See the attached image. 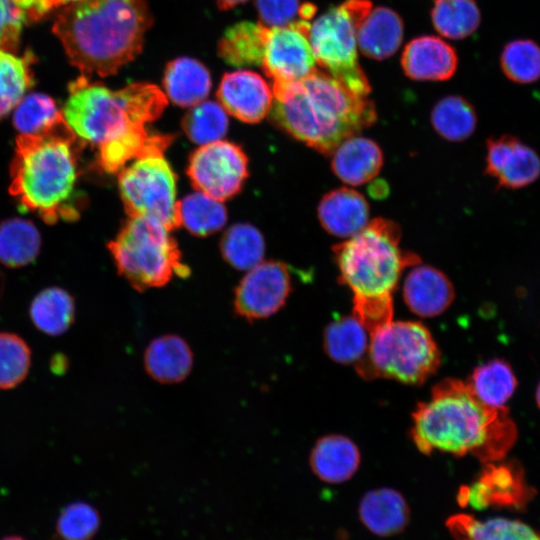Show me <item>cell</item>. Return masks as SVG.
I'll list each match as a JSON object with an SVG mask.
<instances>
[{
	"mask_svg": "<svg viewBox=\"0 0 540 540\" xmlns=\"http://www.w3.org/2000/svg\"><path fill=\"white\" fill-rule=\"evenodd\" d=\"M411 437L423 454H472L484 464L500 461L517 439L506 407L482 402L467 382L448 378L437 383L428 401L412 415Z\"/></svg>",
	"mask_w": 540,
	"mask_h": 540,
	"instance_id": "6da1fadb",
	"label": "cell"
},
{
	"mask_svg": "<svg viewBox=\"0 0 540 540\" xmlns=\"http://www.w3.org/2000/svg\"><path fill=\"white\" fill-rule=\"evenodd\" d=\"M153 17L145 0H79L56 15L52 31L84 75H114L142 51Z\"/></svg>",
	"mask_w": 540,
	"mask_h": 540,
	"instance_id": "7a4b0ae2",
	"label": "cell"
},
{
	"mask_svg": "<svg viewBox=\"0 0 540 540\" xmlns=\"http://www.w3.org/2000/svg\"><path fill=\"white\" fill-rule=\"evenodd\" d=\"M271 119L288 134L321 153L376 120L373 103L329 74L314 71L290 82H273Z\"/></svg>",
	"mask_w": 540,
	"mask_h": 540,
	"instance_id": "3957f363",
	"label": "cell"
},
{
	"mask_svg": "<svg viewBox=\"0 0 540 540\" xmlns=\"http://www.w3.org/2000/svg\"><path fill=\"white\" fill-rule=\"evenodd\" d=\"M83 142L64 118L34 135L20 134L10 166V193L46 223L79 216L78 153Z\"/></svg>",
	"mask_w": 540,
	"mask_h": 540,
	"instance_id": "277c9868",
	"label": "cell"
},
{
	"mask_svg": "<svg viewBox=\"0 0 540 540\" xmlns=\"http://www.w3.org/2000/svg\"><path fill=\"white\" fill-rule=\"evenodd\" d=\"M399 242V227L377 218L333 248L340 280L353 293V315L369 333L393 320L392 294L400 275L419 262Z\"/></svg>",
	"mask_w": 540,
	"mask_h": 540,
	"instance_id": "5b68a950",
	"label": "cell"
},
{
	"mask_svg": "<svg viewBox=\"0 0 540 540\" xmlns=\"http://www.w3.org/2000/svg\"><path fill=\"white\" fill-rule=\"evenodd\" d=\"M168 102L150 83H132L111 90L82 74L70 82L62 115L78 139L100 146L134 128L158 119Z\"/></svg>",
	"mask_w": 540,
	"mask_h": 540,
	"instance_id": "8992f818",
	"label": "cell"
},
{
	"mask_svg": "<svg viewBox=\"0 0 540 540\" xmlns=\"http://www.w3.org/2000/svg\"><path fill=\"white\" fill-rule=\"evenodd\" d=\"M440 363L437 344L422 323L392 320L370 333L367 353L355 367L366 379L382 377L419 385Z\"/></svg>",
	"mask_w": 540,
	"mask_h": 540,
	"instance_id": "52a82bcc",
	"label": "cell"
},
{
	"mask_svg": "<svg viewBox=\"0 0 540 540\" xmlns=\"http://www.w3.org/2000/svg\"><path fill=\"white\" fill-rule=\"evenodd\" d=\"M108 247L118 272L138 291L189 275L169 229L155 219L129 217Z\"/></svg>",
	"mask_w": 540,
	"mask_h": 540,
	"instance_id": "ba28073f",
	"label": "cell"
},
{
	"mask_svg": "<svg viewBox=\"0 0 540 540\" xmlns=\"http://www.w3.org/2000/svg\"><path fill=\"white\" fill-rule=\"evenodd\" d=\"M372 8L369 0H345L315 19L308 33L316 64L361 97L371 88L358 63L357 31Z\"/></svg>",
	"mask_w": 540,
	"mask_h": 540,
	"instance_id": "9c48e42d",
	"label": "cell"
},
{
	"mask_svg": "<svg viewBox=\"0 0 540 540\" xmlns=\"http://www.w3.org/2000/svg\"><path fill=\"white\" fill-rule=\"evenodd\" d=\"M119 189L129 217H147L169 230L181 225L176 175L163 152L135 159L119 172Z\"/></svg>",
	"mask_w": 540,
	"mask_h": 540,
	"instance_id": "30bf717a",
	"label": "cell"
},
{
	"mask_svg": "<svg viewBox=\"0 0 540 540\" xmlns=\"http://www.w3.org/2000/svg\"><path fill=\"white\" fill-rule=\"evenodd\" d=\"M247 163L241 147L218 140L201 145L191 155L187 174L197 191L222 202L240 191L248 175Z\"/></svg>",
	"mask_w": 540,
	"mask_h": 540,
	"instance_id": "8fae6325",
	"label": "cell"
},
{
	"mask_svg": "<svg viewBox=\"0 0 540 540\" xmlns=\"http://www.w3.org/2000/svg\"><path fill=\"white\" fill-rule=\"evenodd\" d=\"M292 290L289 268L279 261H265L248 271L235 289V313L252 322L277 313Z\"/></svg>",
	"mask_w": 540,
	"mask_h": 540,
	"instance_id": "7c38bea8",
	"label": "cell"
},
{
	"mask_svg": "<svg viewBox=\"0 0 540 540\" xmlns=\"http://www.w3.org/2000/svg\"><path fill=\"white\" fill-rule=\"evenodd\" d=\"M309 21L285 27H267L261 68L273 82L301 80L316 71L309 42Z\"/></svg>",
	"mask_w": 540,
	"mask_h": 540,
	"instance_id": "4fadbf2b",
	"label": "cell"
},
{
	"mask_svg": "<svg viewBox=\"0 0 540 540\" xmlns=\"http://www.w3.org/2000/svg\"><path fill=\"white\" fill-rule=\"evenodd\" d=\"M534 494L519 465L487 463L475 483L460 489L457 500L461 506L469 504L477 510L490 506L522 509Z\"/></svg>",
	"mask_w": 540,
	"mask_h": 540,
	"instance_id": "5bb4252c",
	"label": "cell"
},
{
	"mask_svg": "<svg viewBox=\"0 0 540 540\" xmlns=\"http://www.w3.org/2000/svg\"><path fill=\"white\" fill-rule=\"evenodd\" d=\"M486 173L499 186L519 189L540 176V158L531 147L517 137L502 135L487 140Z\"/></svg>",
	"mask_w": 540,
	"mask_h": 540,
	"instance_id": "9a60e30c",
	"label": "cell"
},
{
	"mask_svg": "<svg viewBox=\"0 0 540 540\" xmlns=\"http://www.w3.org/2000/svg\"><path fill=\"white\" fill-rule=\"evenodd\" d=\"M217 98L227 113L241 121L257 123L270 113L273 92L261 75L239 69L223 75Z\"/></svg>",
	"mask_w": 540,
	"mask_h": 540,
	"instance_id": "2e32d148",
	"label": "cell"
},
{
	"mask_svg": "<svg viewBox=\"0 0 540 540\" xmlns=\"http://www.w3.org/2000/svg\"><path fill=\"white\" fill-rule=\"evenodd\" d=\"M403 298L411 312L429 318L448 309L455 298V291L443 272L429 265H417L405 278Z\"/></svg>",
	"mask_w": 540,
	"mask_h": 540,
	"instance_id": "e0dca14e",
	"label": "cell"
},
{
	"mask_svg": "<svg viewBox=\"0 0 540 540\" xmlns=\"http://www.w3.org/2000/svg\"><path fill=\"white\" fill-rule=\"evenodd\" d=\"M458 58L451 45L435 36H421L404 48L401 65L413 80L443 81L456 71Z\"/></svg>",
	"mask_w": 540,
	"mask_h": 540,
	"instance_id": "ac0fdd59",
	"label": "cell"
},
{
	"mask_svg": "<svg viewBox=\"0 0 540 540\" xmlns=\"http://www.w3.org/2000/svg\"><path fill=\"white\" fill-rule=\"evenodd\" d=\"M322 227L340 238H350L369 223V206L357 191L341 187L326 193L318 206Z\"/></svg>",
	"mask_w": 540,
	"mask_h": 540,
	"instance_id": "d6986e66",
	"label": "cell"
},
{
	"mask_svg": "<svg viewBox=\"0 0 540 540\" xmlns=\"http://www.w3.org/2000/svg\"><path fill=\"white\" fill-rule=\"evenodd\" d=\"M331 167L344 183L357 186L372 180L383 164L382 150L373 140L351 136L334 150Z\"/></svg>",
	"mask_w": 540,
	"mask_h": 540,
	"instance_id": "ffe728a7",
	"label": "cell"
},
{
	"mask_svg": "<svg viewBox=\"0 0 540 540\" xmlns=\"http://www.w3.org/2000/svg\"><path fill=\"white\" fill-rule=\"evenodd\" d=\"M313 473L322 481L338 484L349 480L358 470L361 455L348 437L330 434L313 446L309 458Z\"/></svg>",
	"mask_w": 540,
	"mask_h": 540,
	"instance_id": "44dd1931",
	"label": "cell"
},
{
	"mask_svg": "<svg viewBox=\"0 0 540 540\" xmlns=\"http://www.w3.org/2000/svg\"><path fill=\"white\" fill-rule=\"evenodd\" d=\"M193 352L182 337L175 334L153 339L144 352L147 374L162 384L182 382L193 367Z\"/></svg>",
	"mask_w": 540,
	"mask_h": 540,
	"instance_id": "7402d4cb",
	"label": "cell"
},
{
	"mask_svg": "<svg viewBox=\"0 0 540 540\" xmlns=\"http://www.w3.org/2000/svg\"><path fill=\"white\" fill-rule=\"evenodd\" d=\"M359 516L373 534L388 537L406 528L410 510L400 492L384 487L370 490L362 497Z\"/></svg>",
	"mask_w": 540,
	"mask_h": 540,
	"instance_id": "603a6c76",
	"label": "cell"
},
{
	"mask_svg": "<svg viewBox=\"0 0 540 540\" xmlns=\"http://www.w3.org/2000/svg\"><path fill=\"white\" fill-rule=\"evenodd\" d=\"M404 33L401 17L388 7H375L361 22L357 44L366 57L383 60L399 48Z\"/></svg>",
	"mask_w": 540,
	"mask_h": 540,
	"instance_id": "cb8c5ba5",
	"label": "cell"
},
{
	"mask_svg": "<svg viewBox=\"0 0 540 540\" xmlns=\"http://www.w3.org/2000/svg\"><path fill=\"white\" fill-rule=\"evenodd\" d=\"M163 86L173 103L192 107L206 99L212 82L209 70L200 61L179 57L167 64Z\"/></svg>",
	"mask_w": 540,
	"mask_h": 540,
	"instance_id": "d4e9b609",
	"label": "cell"
},
{
	"mask_svg": "<svg viewBox=\"0 0 540 540\" xmlns=\"http://www.w3.org/2000/svg\"><path fill=\"white\" fill-rule=\"evenodd\" d=\"M171 141V136L151 134L147 127L134 128L98 146V164L105 172H120L131 160L164 152Z\"/></svg>",
	"mask_w": 540,
	"mask_h": 540,
	"instance_id": "484cf974",
	"label": "cell"
},
{
	"mask_svg": "<svg viewBox=\"0 0 540 540\" xmlns=\"http://www.w3.org/2000/svg\"><path fill=\"white\" fill-rule=\"evenodd\" d=\"M446 526L455 540H540V531L505 518L480 521L468 514H455Z\"/></svg>",
	"mask_w": 540,
	"mask_h": 540,
	"instance_id": "4316f807",
	"label": "cell"
},
{
	"mask_svg": "<svg viewBox=\"0 0 540 540\" xmlns=\"http://www.w3.org/2000/svg\"><path fill=\"white\" fill-rule=\"evenodd\" d=\"M370 333L353 314L331 321L323 333L328 357L340 364H358L366 355Z\"/></svg>",
	"mask_w": 540,
	"mask_h": 540,
	"instance_id": "83f0119b",
	"label": "cell"
},
{
	"mask_svg": "<svg viewBox=\"0 0 540 540\" xmlns=\"http://www.w3.org/2000/svg\"><path fill=\"white\" fill-rule=\"evenodd\" d=\"M267 27L244 21L228 28L218 44L223 60L235 67L261 66Z\"/></svg>",
	"mask_w": 540,
	"mask_h": 540,
	"instance_id": "f1b7e54d",
	"label": "cell"
},
{
	"mask_svg": "<svg viewBox=\"0 0 540 540\" xmlns=\"http://www.w3.org/2000/svg\"><path fill=\"white\" fill-rule=\"evenodd\" d=\"M29 315L38 330L50 336H59L74 322L75 302L62 288H46L32 300Z\"/></svg>",
	"mask_w": 540,
	"mask_h": 540,
	"instance_id": "f546056e",
	"label": "cell"
},
{
	"mask_svg": "<svg viewBox=\"0 0 540 540\" xmlns=\"http://www.w3.org/2000/svg\"><path fill=\"white\" fill-rule=\"evenodd\" d=\"M35 61L30 50L22 56L0 50V120L16 108L33 86L32 66Z\"/></svg>",
	"mask_w": 540,
	"mask_h": 540,
	"instance_id": "4dcf8cb0",
	"label": "cell"
},
{
	"mask_svg": "<svg viewBox=\"0 0 540 540\" xmlns=\"http://www.w3.org/2000/svg\"><path fill=\"white\" fill-rule=\"evenodd\" d=\"M467 383L477 397L491 407H503L517 386L511 366L501 359L476 367Z\"/></svg>",
	"mask_w": 540,
	"mask_h": 540,
	"instance_id": "1f68e13d",
	"label": "cell"
},
{
	"mask_svg": "<svg viewBox=\"0 0 540 540\" xmlns=\"http://www.w3.org/2000/svg\"><path fill=\"white\" fill-rule=\"evenodd\" d=\"M40 249L36 227L21 218L8 219L0 224V261L9 267H21L32 262Z\"/></svg>",
	"mask_w": 540,
	"mask_h": 540,
	"instance_id": "d6a6232c",
	"label": "cell"
},
{
	"mask_svg": "<svg viewBox=\"0 0 540 540\" xmlns=\"http://www.w3.org/2000/svg\"><path fill=\"white\" fill-rule=\"evenodd\" d=\"M431 18L442 36L459 40L477 30L481 14L474 0H434Z\"/></svg>",
	"mask_w": 540,
	"mask_h": 540,
	"instance_id": "836d02e7",
	"label": "cell"
},
{
	"mask_svg": "<svg viewBox=\"0 0 540 540\" xmlns=\"http://www.w3.org/2000/svg\"><path fill=\"white\" fill-rule=\"evenodd\" d=\"M435 131L449 141H462L472 135L477 116L470 102L460 96H446L431 112Z\"/></svg>",
	"mask_w": 540,
	"mask_h": 540,
	"instance_id": "e575fe53",
	"label": "cell"
},
{
	"mask_svg": "<svg viewBox=\"0 0 540 540\" xmlns=\"http://www.w3.org/2000/svg\"><path fill=\"white\" fill-rule=\"evenodd\" d=\"M224 259L238 270H250L262 262L265 243L254 226L239 223L231 226L221 240Z\"/></svg>",
	"mask_w": 540,
	"mask_h": 540,
	"instance_id": "d590c367",
	"label": "cell"
},
{
	"mask_svg": "<svg viewBox=\"0 0 540 540\" xmlns=\"http://www.w3.org/2000/svg\"><path fill=\"white\" fill-rule=\"evenodd\" d=\"M181 224L198 236H207L220 230L227 220L221 203L202 192H196L179 201Z\"/></svg>",
	"mask_w": 540,
	"mask_h": 540,
	"instance_id": "8d00e7d4",
	"label": "cell"
},
{
	"mask_svg": "<svg viewBox=\"0 0 540 540\" xmlns=\"http://www.w3.org/2000/svg\"><path fill=\"white\" fill-rule=\"evenodd\" d=\"M228 128L227 112L213 101H202L187 112L183 129L191 141L205 145L221 140Z\"/></svg>",
	"mask_w": 540,
	"mask_h": 540,
	"instance_id": "74e56055",
	"label": "cell"
},
{
	"mask_svg": "<svg viewBox=\"0 0 540 540\" xmlns=\"http://www.w3.org/2000/svg\"><path fill=\"white\" fill-rule=\"evenodd\" d=\"M63 119L55 100L42 93L24 97L13 114L15 128L24 135L41 133Z\"/></svg>",
	"mask_w": 540,
	"mask_h": 540,
	"instance_id": "f35d334b",
	"label": "cell"
},
{
	"mask_svg": "<svg viewBox=\"0 0 540 540\" xmlns=\"http://www.w3.org/2000/svg\"><path fill=\"white\" fill-rule=\"evenodd\" d=\"M500 66L511 81L528 84L540 78V46L530 39L509 42L500 56Z\"/></svg>",
	"mask_w": 540,
	"mask_h": 540,
	"instance_id": "ab89813d",
	"label": "cell"
},
{
	"mask_svg": "<svg viewBox=\"0 0 540 540\" xmlns=\"http://www.w3.org/2000/svg\"><path fill=\"white\" fill-rule=\"evenodd\" d=\"M31 367V349L19 335L0 332V389L18 386Z\"/></svg>",
	"mask_w": 540,
	"mask_h": 540,
	"instance_id": "60d3db41",
	"label": "cell"
},
{
	"mask_svg": "<svg viewBox=\"0 0 540 540\" xmlns=\"http://www.w3.org/2000/svg\"><path fill=\"white\" fill-rule=\"evenodd\" d=\"M99 525V514L92 505L73 502L65 506L59 514L56 530L62 540H90Z\"/></svg>",
	"mask_w": 540,
	"mask_h": 540,
	"instance_id": "b9f144b4",
	"label": "cell"
},
{
	"mask_svg": "<svg viewBox=\"0 0 540 540\" xmlns=\"http://www.w3.org/2000/svg\"><path fill=\"white\" fill-rule=\"evenodd\" d=\"M255 5L260 23L269 28L285 27L303 20V4L299 0H256Z\"/></svg>",
	"mask_w": 540,
	"mask_h": 540,
	"instance_id": "7bdbcfd3",
	"label": "cell"
},
{
	"mask_svg": "<svg viewBox=\"0 0 540 540\" xmlns=\"http://www.w3.org/2000/svg\"><path fill=\"white\" fill-rule=\"evenodd\" d=\"M25 21V13L12 0H0V50L18 51Z\"/></svg>",
	"mask_w": 540,
	"mask_h": 540,
	"instance_id": "ee69618b",
	"label": "cell"
},
{
	"mask_svg": "<svg viewBox=\"0 0 540 540\" xmlns=\"http://www.w3.org/2000/svg\"><path fill=\"white\" fill-rule=\"evenodd\" d=\"M79 0H34L32 9L26 15V20L39 21L52 10L67 6Z\"/></svg>",
	"mask_w": 540,
	"mask_h": 540,
	"instance_id": "f6af8a7d",
	"label": "cell"
},
{
	"mask_svg": "<svg viewBox=\"0 0 540 540\" xmlns=\"http://www.w3.org/2000/svg\"><path fill=\"white\" fill-rule=\"evenodd\" d=\"M246 1L247 0H216V3L220 9L227 10Z\"/></svg>",
	"mask_w": 540,
	"mask_h": 540,
	"instance_id": "bcb514c9",
	"label": "cell"
},
{
	"mask_svg": "<svg viewBox=\"0 0 540 540\" xmlns=\"http://www.w3.org/2000/svg\"><path fill=\"white\" fill-rule=\"evenodd\" d=\"M536 402L540 409V382L538 384L537 390H536Z\"/></svg>",
	"mask_w": 540,
	"mask_h": 540,
	"instance_id": "7dc6e473",
	"label": "cell"
},
{
	"mask_svg": "<svg viewBox=\"0 0 540 540\" xmlns=\"http://www.w3.org/2000/svg\"><path fill=\"white\" fill-rule=\"evenodd\" d=\"M1 540H25L24 538L20 537V536H7V537H4L3 539Z\"/></svg>",
	"mask_w": 540,
	"mask_h": 540,
	"instance_id": "c3c4849f",
	"label": "cell"
}]
</instances>
